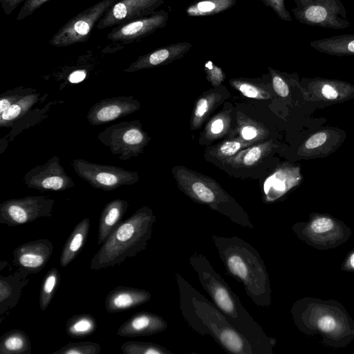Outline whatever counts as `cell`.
I'll return each mask as SVG.
<instances>
[{"label":"cell","mask_w":354,"mask_h":354,"mask_svg":"<svg viewBox=\"0 0 354 354\" xmlns=\"http://www.w3.org/2000/svg\"><path fill=\"white\" fill-rule=\"evenodd\" d=\"M189 262L203 288L233 327L252 346L256 354H272L274 339L266 335L262 327L242 305L239 297L214 269L206 257L194 252Z\"/></svg>","instance_id":"obj_1"},{"label":"cell","mask_w":354,"mask_h":354,"mask_svg":"<svg viewBox=\"0 0 354 354\" xmlns=\"http://www.w3.org/2000/svg\"><path fill=\"white\" fill-rule=\"evenodd\" d=\"M179 308L188 326L201 335L211 337L226 352L256 354L250 343L230 324L225 315L195 289L181 274H175Z\"/></svg>","instance_id":"obj_2"},{"label":"cell","mask_w":354,"mask_h":354,"mask_svg":"<svg viewBox=\"0 0 354 354\" xmlns=\"http://www.w3.org/2000/svg\"><path fill=\"white\" fill-rule=\"evenodd\" d=\"M211 239L227 272L243 285L253 303L261 307L270 306L269 274L259 252L236 236L213 235Z\"/></svg>","instance_id":"obj_3"},{"label":"cell","mask_w":354,"mask_h":354,"mask_svg":"<svg viewBox=\"0 0 354 354\" xmlns=\"http://www.w3.org/2000/svg\"><path fill=\"white\" fill-rule=\"evenodd\" d=\"M156 220L150 207L145 205L137 209L102 244L90 262V269L113 267L143 251L151 238Z\"/></svg>","instance_id":"obj_4"},{"label":"cell","mask_w":354,"mask_h":354,"mask_svg":"<svg viewBox=\"0 0 354 354\" xmlns=\"http://www.w3.org/2000/svg\"><path fill=\"white\" fill-rule=\"evenodd\" d=\"M175 177L179 188L192 201L207 205L239 226L254 228L247 212L214 180L182 167Z\"/></svg>","instance_id":"obj_5"},{"label":"cell","mask_w":354,"mask_h":354,"mask_svg":"<svg viewBox=\"0 0 354 354\" xmlns=\"http://www.w3.org/2000/svg\"><path fill=\"white\" fill-rule=\"evenodd\" d=\"M98 140L118 159L127 160L143 153L150 137L139 120L110 125L97 134Z\"/></svg>","instance_id":"obj_6"},{"label":"cell","mask_w":354,"mask_h":354,"mask_svg":"<svg viewBox=\"0 0 354 354\" xmlns=\"http://www.w3.org/2000/svg\"><path fill=\"white\" fill-rule=\"evenodd\" d=\"M71 165L76 174L97 189L110 192L140 180L139 174L124 168L75 158Z\"/></svg>","instance_id":"obj_7"},{"label":"cell","mask_w":354,"mask_h":354,"mask_svg":"<svg viewBox=\"0 0 354 354\" xmlns=\"http://www.w3.org/2000/svg\"><path fill=\"white\" fill-rule=\"evenodd\" d=\"M115 1L102 0L82 11L62 26L49 43L64 47L87 41L94 26Z\"/></svg>","instance_id":"obj_8"},{"label":"cell","mask_w":354,"mask_h":354,"mask_svg":"<svg viewBox=\"0 0 354 354\" xmlns=\"http://www.w3.org/2000/svg\"><path fill=\"white\" fill-rule=\"evenodd\" d=\"M292 11L298 21L309 26L343 30L351 25L341 0H310Z\"/></svg>","instance_id":"obj_9"},{"label":"cell","mask_w":354,"mask_h":354,"mask_svg":"<svg viewBox=\"0 0 354 354\" xmlns=\"http://www.w3.org/2000/svg\"><path fill=\"white\" fill-rule=\"evenodd\" d=\"M55 201L46 196H28L6 200L0 204V223L10 227L50 217Z\"/></svg>","instance_id":"obj_10"},{"label":"cell","mask_w":354,"mask_h":354,"mask_svg":"<svg viewBox=\"0 0 354 354\" xmlns=\"http://www.w3.org/2000/svg\"><path fill=\"white\" fill-rule=\"evenodd\" d=\"M23 181L28 187L39 192L65 191L75 186L73 178L65 171L57 156L30 169Z\"/></svg>","instance_id":"obj_11"},{"label":"cell","mask_w":354,"mask_h":354,"mask_svg":"<svg viewBox=\"0 0 354 354\" xmlns=\"http://www.w3.org/2000/svg\"><path fill=\"white\" fill-rule=\"evenodd\" d=\"M163 3L164 0H120L106 11L95 28H107L151 15Z\"/></svg>","instance_id":"obj_12"},{"label":"cell","mask_w":354,"mask_h":354,"mask_svg":"<svg viewBox=\"0 0 354 354\" xmlns=\"http://www.w3.org/2000/svg\"><path fill=\"white\" fill-rule=\"evenodd\" d=\"M140 106L133 95L105 98L90 108L86 119L92 126L102 125L132 114Z\"/></svg>","instance_id":"obj_13"},{"label":"cell","mask_w":354,"mask_h":354,"mask_svg":"<svg viewBox=\"0 0 354 354\" xmlns=\"http://www.w3.org/2000/svg\"><path fill=\"white\" fill-rule=\"evenodd\" d=\"M169 18L168 12L156 11L151 15L117 26L108 34L107 38L124 44L137 41L163 28Z\"/></svg>","instance_id":"obj_14"},{"label":"cell","mask_w":354,"mask_h":354,"mask_svg":"<svg viewBox=\"0 0 354 354\" xmlns=\"http://www.w3.org/2000/svg\"><path fill=\"white\" fill-rule=\"evenodd\" d=\"M53 251V243L48 239L32 241L14 250L13 263L19 270L29 274H35L45 267Z\"/></svg>","instance_id":"obj_15"},{"label":"cell","mask_w":354,"mask_h":354,"mask_svg":"<svg viewBox=\"0 0 354 354\" xmlns=\"http://www.w3.org/2000/svg\"><path fill=\"white\" fill-rule=\"evenodd\" d=\"M192 47L190 42L183 41L159 48L140 56L124 72L132 73L170 64L184 57Z\"/></svg>","instance_id":"obj_16"},{"label":"cell","mask_w":354,"mask_h":354,"mask_svg":"<svg viewBox=\"0 0 354 354\" xmlns=\"http://www.w3.org/2000/svg\"><path fill=\"white\" fill-rule=\"evenodd\" d=\"M167 327V322L159 315L142 311L133 314L121 324L117 335L124 337L148 336L162 333Z\"/></svg>","instance_id":"obj_17"},{"label":"cell","mask_w":354,"mask_h":354,"mask_svg":"<svg viewBox=\"0 0 354 354\" xmlns=\"http://www.w3.org/2000/svg\"><path fill=\"white\" fill-rule=\"evenodd\" d=\"M151 298V294L148 290L118 286L106 295L105 309L110 313H120L142 305Z\"/></svg>","instance_id":"obj_18"},{"label":"cell","mask_w":354,"mask_h":354,"mask_svg":"<svg viewBox=\"0 0 354 354\" xmlns=\"http://www.w3.org/2000/svg\"><path fill=\"white\" fill-rule=\"evenodd\" d=\"M28 276V273L19 269L7 277L0 275L1 316H3L17 306L22 289L29 282Z\"/></svg>","instance_id":"obj_19"},{"label":"cell","mask_w":354,"mask_h":354,"mask_svg":"<svg viewBox=\"0 0 354 354\" xmlns=\"http://www.w3.org/2000/svg\"><path fill=\"white\" fill-rule=\"evenodd\" d=\"M129 206V202L124 199L113 200L104 206L100 217L98 245H102L122 223Z\"/></svg>","instance_id":"obj_20"},{"label":"cell","mask_w":354,"mask_h":354,"mask_svg":"<svg viewBox=\"0 0 354 354\" xmlns=\"http://www.w3.org/2000/svg\"><path fill=\"white\" fill-rule=\"evenodd\" d=\"M90 229V220L84 218L75 227L66 241L59 259L61 267H66L84 246Z\"/></svg>","instance_id":"obj_21"},{"label":"cell","mask_w":354,"mask_h":354,"mask_svg":"<svg viewBox=\"0 0 354 354\" xmlns=\"http://www.w3.org/2000/svg\"><path fill=\"white\" fill-rule=\"evenodd\" d=\"M310 46L330 55H354V33L313 40L310 42Z\"/></svg>","instance_id":"obj_22"},{"label":"cell","mask_w":354,"mask_h":354,"mask_svg":"<svg viewBox=\"0 0 354 354\" xmlns=\"http://www.w3.org/2000/svg\"><path fill=\"white\" fill-rule=\"evenodd\" d=\"M31 342L29 336L19 329L3 333L0 338V354H30Z\"/></svg>","instance_id":"obj_23"},{"label":"cell","mask_w":354,"mask_h":354,"mask_svg":"<svg viewBox=\"0 0 354 354\" xmlns=\"http://www.w3.org/2000/svg\"><path fill=\"white\" fill-rule=\"evenodd\" d=\"M38 91L28 94L10 106L0 113V127H10L15 122L26 115L31 108L39 100Z\"/></svg>","instance_id":"obj_24"},{"label":"cell","mask_w":354,"mask_h":354,"mask_svg":"<svg viewBox=\"0 0 354 354\" xmlns=\"http://www.w3.org/2000/svg\"><path fill=\"white\" fill-rule=\"evenodd\" d=\"M236 0H195L185 10L189 17H207L224 12L234 6Z\"/></svg>","instance_id":"obj_25"},{"label":"cell","mask_w":354,"mask_h":354,"mask_svg":"<svg viewBox=\"0 0 354 354\" xmlns=\"http://www.w3.org/2000/svg\"><path fill=\"white\" fill-rule=\"evenodd\" d=\"M97 321L91 314L75 315L66 324V334L72 338H82L92 335L97 329Z\"/></svg>","instance_id":"obj_26"},{"label":"cell","mask_w":354,"mask_h":354,"mask_svg":"<svg viewBox=\"0 0 354 354\" xmlns=\"http://www.w3.org/2000/svg\"><path fill=\"white\" fill-rule=\"evenodd\" d=\"M221 95L213 91L207 93L201 97L196 102L193 114L191 118L192 129H198L203 123L207 115L219 102Z\"/></svg>","instance_id":"obj_27"},{"label":"cell","mask_w":354,"mask_h":354,"mask_svg":"<svg viewBox=\"0 0 354 354\" xmlns=\"http://www.w3.org/2000/svg\"><path fill=\"white\" fill-rule=\"evenodd\" d=\"M60 274L57 268H50L44 276L39 292V303L41 310L50 304L60 283Z\"/></svg>","instance_id":"obj_28"},{"label":"cell","mask_w":354,"mask_h":354,"mask_svg":"<svg viewBox=\"0 0 354 354\" xmlns=\"http://www.w3.org/2000/svg\"><path fill=\"white\" fill-rule=\"evenodd\" d=\"M124 354H170L166 348L152 342L138 341L126 342L121 346Z\"/></svg>","instance_id":"obj_29"},{"label":"cell","mask_w":354,"mask_h":354,"mask_svg":"<svg viewBox=\"0 0 354 354\" xmlns=\"http://www.w3.org/2000/svg\"><path fill=\"white\" fill-rule=\"evenodd\" d=\"M269 147L268 143L260 144L248 149L232 158L230 163L245 167L253 166L263 156Z\"/></svg>","instance_id":"obj_30"},{"label":"cell","mask_w":354,"mask_h":354,"mask_svg":"<svg viewBox=\"0 0 354 354\" xmlns=\"http://www.w3.org/2000/svg\"><path fill=\"white\" fill-rule=\"evenodd\" d=\"M231 85L236 88L245 97L254 99H268L270 95L262 90L261 87L258 86L250 80L245 79H232L230 81Z\"/></svg>","instance_id":"obj_31"},{"label":"cell","mask_w":354,"mask_h":354,"mask_svg":"<svg viewBox=\"0 0 354 354\" xmlns=\"http://www.w3.org/2000/svg\"><path fill=\"white\" fill-rule=\"evenodd\" d=\"M100 351L99 344L86 341L69 343L53 354H98Z\"/></svg>","instance_id":"obj_32"},{"label":"cell","mask_w":354,"mask_h":354,"mask_svg":"<svg viewBox=\"0 0 354 354\" xmlns=\"http://www.w3.org/2000/svg\"><path fill=\"white\" fill-rule=\"evenodd\" d=\"M37 91L33 88H25L22 86L8 90L0 95V113L24 96Z\"/></svg>","instance_id":"obj_33"},{"label":"cell","mask_w":354,"mask_h":354,"mask_svg":"<svg viewBox=\"0 0 354 354\" xmlns=\"http://www.w3.org/2000/svg\"><path fill=\"white\" fill-rule=\"evenodd\" d=\"M250 142L240 140H228L216 147L212 154L219 158H229L236 153L241 148L248 145Z\"/></svg>","instance_id":"obj_34"},{"label":"cell","mask_w":354,"mask_h":354,"mask_svg":"<svg viewBox=\"0 0 354 354\" xmlns=\"http://www.w3.org/2000/svg\"><path fill=\"white\" fill-rule=\"evenodd\" d=\"M230 118L223 113L215 116L205 129L207 136L216 138L223 134L230 125Z\"/></svg>","instance_id":"obj_35"},{"label":"cell","mask_w":354,"mask_h":354,"mask_svg":"<svg viewBox=\"0 0 354 354\" xmlns=\"http://www.w3.org/2000/svg\"><path fill=\"white\" fill-rule=\"evenodd\" d=\"M207 79L213 86H218L224 81L225 75L222 69L211 61H207L204 66Z\"/></svg>","instance_id":"obj_36"},{"label":"cell","mask_w":354,"mask_h":354,"mask_svg":"<svg viewBox=\"0 0 354 354\" xmlns=\"http://www.w3.org/2000/svg\"><path fill=\"white\" fill-rule=\"evenodd\" d=\"M266 6L270 8L283 21L290 22L292 17L286 8L284 0H260Z\"/></svg>","instance_id":"obj_37"},{"label":"cell","mask_w":354,"mask_h":354,"mask_svg":"<svg viewBox=\"0 0 354 354\" xmlns=\"http://www.w3.org/2000/svg\"><path fill=\"white\" fill-rule=\"evenodd\" d=\"M48 0H26L23 6L17 15V20L21 21L31 15L37 9L40 8Z\"/></svg>","instance_id":"obj_38"},{"label":"cell","mask_w":354,"mask_h":354,"mask_svg":"<svg viewBox=\"0 0 354 354\" xmlns=\"http://www.w3.org/2000/svg\"><path fill=\"white\" fill-rule=\"evenodd\" d=\"M269 71L272 77V86L274 91L281 97H286L289 93L288 84L283 77L274 69L269 68Z\"/></svg>","instance_id":"obj_39"},{"label":"cell","mask_w":354,"mask_h":354,"mask_svg":"<svg viewBox=\"0 0 354 354\" xmlns=\"http://www.w3.org/2000/svg\"><path fill=\"white\" fill-rule=\"evenodd\" d=\"M333 227V221L328 218H319L310 225L311 230L316 233H323L331 230Z\"/></svg>","instance_id":"obj_40"},{"label":"cell","mask_w":354,"mask_h":354,"mask_svg":"<svg viewBox=\"0 0 354 354\" xmlns=\"http://www.w3.org/2000/svg\"><path fill=\"white\" fill-rule=\"evenodd\" d=\"M259 129L256 126L250 124L243 126L240 129V136L246 141L253 140L259 136Z\"/></svg>","instance_id":"obj_41"},{"label":"cell","mask_w":354,"mask_h":354,"mask_svg":"<svg viewBox=\"0 0 354 354\" xmlns=\"http://www.w3.org/2000/svg\"><path fill=\"white\" fill-rule=\"evenodd\" d=\"M326 134L324 132L317 133L311 136L306 142L308 149H313L322 145L326 140Z\"/></svg>","instance_id":"obj_42"},{"label":"cell","mask_w":354,"mask_h":354,"mask_svg":"<svg viewBox=\"0 0 354 354\" xmlns=\"http://www.w3.org/2000/svg\"><path fill=\"white\" fill-rule=\"evenodd\" d=\"M24 1L26 0H0V3L3 12L10 15Z\"/></svg>","instance_id":"obj_43"},{"label":"cell","mask_w":354,"mask_h":354,"mask_svg":"<svg viewBox=\"0 0 354 354\" xmlns=\"http://www.w3.org/2000/svg\"><path fill=\"white\" fill-rule=\"evenodd\" d=\"M86 76V73L83 70L75 71L68 76V81L72 84H77L82 82Z\"/></svg>","instance_id":"obj_44"},{"label":"cell","mask_w":354,"mask_h":354,"mask_svg":"<svg viewBox=\"0 0 354 354\" xmlns=\"http://www.w3.org/2000/svg\"><path fill=\"white\" fill-rule=\"evenodd\" d=\"M322 93L326 98L330 100L335 99L338 95L336 90L329 84H325L323 86Z\"/></svg>","instance_id":"obj_45"},{"label":"cell","mask_w":354,"mask_h":354,"mask_svg":"<svg viewBox=\"0 0 354 354\" xmlns=\"http://www.w3.org/2000/svg\"><path fill=\"white\" fill-rule=\"evenodd\" d=\"M309 1L310 0H295V2L296 3V6H299L306 3Z\"/></svg>","instance_id":"obj_46"},{"label":"cell","mask_w":354,"mask_h":354,"mask_svg":"<svg viewBox=\"0 0 354 354\" xmlns=\"http://www.w3.org/2000/svg\"><path fill=\"white\" fill-rule=\"evenodd\" d=\"M350 263L351 266L354 268V254L351 257Z\"/></svg>","instance_id":"obj_47"}]
</instances>
